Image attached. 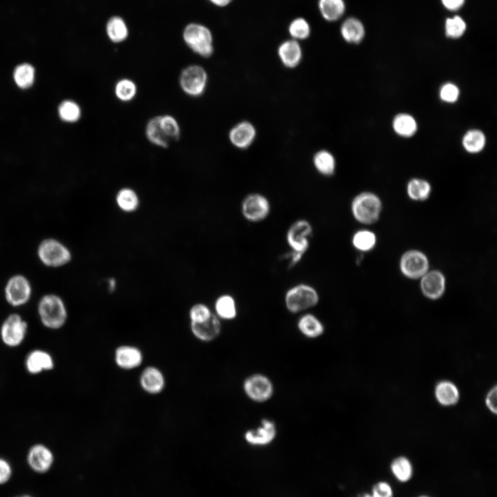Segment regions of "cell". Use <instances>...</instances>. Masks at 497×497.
I'll return each mask as SVG.
<instances>
[{
    "instance_id": "obj_33",
    "label": "cell",
    "mask_w": 497,
    "mask_h": 497,
    "mask_svg": "<svg viewBox=\"0 0 497 497\" xmlns=\"http://www.w3.org/2000/svg\"><path fill=\"white\" fill-rule=\"evenodd\" d=\"M13 80L15 84L21 89L30 88L35 79V67L29 63H21L13 70Z\"/></svg>"
},
{
    "instance_id": "obj_21",
    "label": "cell",
    "mask_w": 497,
    "mask_h": 497,
    "mask_svg": "<svg viewBox=\"0 0 497 497\" xmlns=\"http://www.w3.org/2000/svg\"><path fill=\"white\" fill-rule=\"evenodd\" d=\"M277 429L275 422L269 419H262L260 425L255 429H249L244 433L246 442L255 446H263L271 442L276 436Z\"/></svg>"
},
{
    "instance_id": "obj_44",
    "label": "cell",
    "mask_w": 497,
    "mask_h": 497,
    "mask_svg": "<svg viewBox=\"0 0 497 497\" xmlns=\"http://www.w3.org/2000/svg\"><path fill=\"white\" fill-rule=\"evenodd\" d=\"M371 495L372 497H393V490L389 484L380 481L373 485Z\"/></svg>"
},
{
    "instance_id": "obj_31",
    "label": "cell",
    "mask_w": 497,
    "mask_h": 497,
    "mask_svg": "<svg viewBox=\"0 0 497 497\" xmlns=\"http://www.w3.org/2000/svg\"><path fill=\"white\" fill-rule=\"evenodd\" d=\"M406 191L411 200L422 202L429 197L431 193V185L425 179L414 177L407 182Z\"/></svg>"
},
{
    "instance_id": "obj_9",
    "label": "cell",
    "mask_w": 497,
    "mask_h": 497,
    "mask_svg": "<svg viewBox=\"0 0 497 497\" xmlns=\"http://www.w3.org/2000/svg\"><path fill=\"white\" fill-rule=\"evenodd\" d=\"M272 205L264 194L253 192L246 195L240 203V213L248 222L257 224L266 220L271 215Z\"/></svg>"
},
{
    "instance_id": "obj_11",
    "label": "cell",
    "mask_w": 497,
    "mask_h": 497,
    "mask_svg": "<svg viewBox=\"0 0 497 497\" xmlns=\"http://www.w3.org/2000/svg\"><path fill=\"white\" fill-rule=\"evenodd\" d=\"M313 233L311 222L305 218L293 222L286 231L285 240L290 251L305 255L310 248Z\"/></svg>"
},
{
    "instance_id": "obj_23",
    "label": "cell",
    "mask_w": 497,
    "mask_h": 497,
    "mask_svg": "<svg viewBox=\"0 0 497 497\" xmlns=\"http://www.w3.org/2000/svg\"><path fill=\"white\" fill-rule=\"evenodd\" d=\"M298 331L308 338H317L324 333V325L313 313L304 312L297 321Z\"/></svg>"
},
{
    "instance_id": "obj_49",
    "label": "cell",
    "mask_w": 497,
    "mask_h": 497,
    "mask_svg": "<svg viewBox=\"0 0 497 497\" xmlns=\"http://www.w3.org/2000/svg\"><path fill=\"white\" fill-rule=\"evenodd\" d=\"M117 287V281L114 277L108 280V289L110 293H113Z\"/></svg>"
},
{
    "instance_id": "obj_14",
    "label": "cell",
    "mask_w": 497,
    "mask_h": 497,
    "mask_svg": "<svg viewBox=\"0 0 497 497\" xmlns=\"http://www.w3.org/2000/svg\"><path fill=\"white\" fill-rule=\"evenodd\" d=\"M55 459L53 451L43 443L31 445L26 457L28 467L38 474H45L50 471L54 465Z\"/></svg>"
},
{
    "instance_id": "obj_36",
    "label": "cell",
    "mask_w": 497,
    "mask_h": 497,
    "mask_svg": "<svg viewBox=\"0 0 497 497\" xmlns=\"http://www.w3.org/2000/svg\"><path fill=\"white\" fill-rule=\"evenodd\" d=\"M436 396L440 404L449 406L458 402L459 393L454 384L449 381H442L436 387Z\"/></svg>"
},
{
    "instance_id": "obj_32",
    "label": "cell",
    "mask_w": 497,
    "mask_h": 497,
    "mask_svg": "<svg viewBox=\"0 0 497 497\" xmlns=\"http://www.w3.org/2000/svg\"><path fill=\"white\" fill-rule=\"evenodd\" d=\"M115 202L119 209L126 213L135 211L140 204L137 192L130 187L120 188L116 193Z\"/></svg>"
},
{
    "instance_id": "obj_25",
    "label": "cell",
    "mask_w": 497,
    "mask_h": 497,
    "mask_svg": "<svg viewBox=\"0 0 497 497\" xmlns=\"http://www.w3.org/2000/svg\"><path fill=\"white\" fill-rule=\"evenodd\" d=\"M365 33L363 23L356 17L346 19L340 26L342 39L350 44H359L364 39Z\"/></svg>"
},
{
    "instance_id": "obj_16",
    "label": "cell",
    "mask_w": 497,
    "mask_h": 497,
    "mask_svg": "<svg viewBox=\"0 0 497 497\" xmlns=\"http://www.w3.org/2000/svg\"><path fill=\"white\" fill-rule=\"evenodd\" d=\"M419 280L420 291L426 298L437 300L445 294L447 281L442 271L429 269Z\"/></svg>"
},
{
    "instance_id": "obj_4",
    "label": "cell",
    "mask_w": 497,
    "mask_h": 497,
    "mask_svg": "<svg viewBox=\"0 0 497 497\" xmlns=\"http://www.w3.org/2000/svg\"><path fill=\"white\" fill-rule=\"evenodd\" d=\"M182 36L185 45L195 55L202 58H209L213 55V35L204 24L188 23L182 30Z\"/></svg>"
},
{
    "instance_id": "obj_51",
    "label": "cell",
    "mask_w": 497,
    "mask_h": 497,
    "mask_svg": "<svg viewBox=\"0 0 497 497\" xmlns=\"http://www.w3.org/2000/svg\"><path fill=\"white\" fill-rule=\"evenodd\" d=\"M362 497H372V496H371V494H365L363 495Z\"/></svg>"
},
{
    "instance_id": "obj_2",
    "label": "cell",
    "mask_w": 497,
    "mask_h": 497,
    "mask_svg": "<svg viewBox=\"0 0 497 497\" xmlns=\"http://www.w3.org/2000/svg\"><path fill=\"white\" fill-rule=\"evenodd\" d=\"M37 313L41 325L48 330L62 329L68 318V311L64 299L55 293H47L37 303Z\"/></svg>"
},
{
    "instance_id": "obj_12",
    "label": "cell",
    "mask_w": 497,
    "mask_h": 497,
    "mask_svg": "<svg viewBox=\"0 0 497 497\" xmlns=\"http://www.w3.org/2000/svg\"><path fill=\"white\" fill-rule=\"evenodd\" d=\"M399 269L403 276L409 280H420L429 269L427 255L418 249L404 252L399 260Z\"/></svg>"
},
{
    "instance_id": "obj_20",
    "label": "cell",
    "mask_w": 497,
    "mask_h": 497,
    "mask_svg": "<svg viewBox=\"0 0 497 497\" xmlns=\"http://www.w3.org/2000/svg\"><path fill=\"white\" fill-rule=\"evenodd\" d=\"M222 320L214 313L202 322H190V331L193 336L202 342L215 340L222 332Z\"/></svg>"
},
{
    "instance_id": "obj_6",
    "label": "cell",
    "mask_w": 497,
    "mask_h": 497,
    "mask_svg": "<svg viewBox=\"0 0 497 497\" xmlns=\"http://www.w3.org/2000/svg\"><path fill=\"white\" fill-rule=\"evenodd\" d=\"M350 211L356 222L364 225H371L380 217L382 202L376 193L363 191L353 197Z\"/></svg>"
},
{
    "instance_id": "obj_10",
    "label": "cell",
    "mask_w": 497,
    "mask_h": 497,
    "mask_svg": "<svg viewBox=\"0 0 497 497\" xmlns=\"http://www.w3.org/2000/svg\"><path fill=\"white\" fill-rule=\"evenodd\" d=\"M178 80L184 93L191 97H199L205 92L208 76L203 66L191 64L182 70Z\"/></svg>"
},
{
    "instance_id": "obj_34",
    "label": "cell",
    "mask_w": 497,
    "mask_h": 497,
    "mask_svg": "<svg viewBox=\"0 0 497 497\" xmlns=\"http://www.w3.org/2000/svg\"><path fill=\"white\" fill-rule=\"evenodd\" d=\"M377 243L376 235L369 229H360L351 237V244L357 251L365 253L373 249Z\"/></svg>"
},
{
    "instance_id": "obj_27",
    "label": "cell",
    "mask_w": 497,
    "mask_h": 497,
    "mask_svg": "<svg viewBox=\"0 0 497 497\" xmlns=\"http://www.w3.org/2000/svg\"><path fill=\"white\" fill-rule=\"evenodd\" d=\"M313 164L315 170L324 177H331L336 170L334 155L326 149L318 150L313 156Z\"/></svg>"
},
{
    "instance_id": "obj_5",
    "label": "cell",
    "mask_w": 497,
    "mask_h": 497,
    "mask_svg": "<svg viewBox=\"0 0 497 497\" xmlns=\"http://www.w3.org/2000/svg\"><path fill=\"white\" fill-rule=\"evenodd\" d=\"M36 255L41 264L51 269L63 267L72 259L70 248L60 240L52 237L43 238L39 242Z\"/></svg>"
},
{
    "instance_id": "obj_41",
    "label": "cell",
    "mask_w": 497,
    "mask_h": 497,
    "mask_svg": "<svg viewBox=\"0 0 497 497\" xmlns=\"http://www.w3.org/2000/svg\"><path fill=\"white\" fill-rule=\"evenodd\" d=\"M213 311L204 303H195L190 308L188 318L190 322H202L208 320Z\"/></svg>"
},
{
    "instance_id": "obj_1",
    "label": "cell",
    "mask_w": 497,
    "mask_h": 497,
    "mask_svg": "<svg viewBox=\"0 0 497 497\" xmlns=\"http://www.w3.org/2000/svg\"><path fill=\"white\" fill-rule=\"evenodd\" d=\"M145 135L148 141L157 147L167 148L179 139L181 128L177 119L168 114L151 117L145 126Z\"/></svg>"
},
{
    "instance_id": "obj_35",
    "label": "cell",
    "mask_w": 497,
    "mask_h": 497,
    "mask_svg": "<svg viewBox=\"0 0 497 497\" xmlns=\"http://www.w3.org/2000/svg\"><path fill=\"white\" fill-rule=\"evenodd\" d=\"M114 93L120 101L129 102L135 98L137 94V86L131 79L121 78L115 84Z\"/></svg>"
},
{
    "instance_id": "obj_42",
    "label": "cell",
    "mask_w": 497,
    "mask_h": 497,
    "mask_svg": "<svg viewBox=\"0 0 497 497\" xmlns=\"http://www.w3.org/2000/svg\"><path fill=\"white\" fill-rule=\"evenodd\" d=\"M459 96V88L454 83L447 82L440 88L439 97L445 103L454 104L458 101Z\"/></svg>"
},
{
    "instance_id": "obj_15",
    "label": "cell",
    "mask_w": 497,
    "mask_h": 497,
    "mask_svg": "<svg viewBox=\"0 0 497 497\" xmlns=\"http://www.w3.org/2000/svg\"><path fill=\"white\" fill-rule=\"evenodd\" d=\"M113 360L119 369L132 371L138 369L143 364L144 356L139 347L133 344H124L115 347Z\"/></svg>"
},
{
    "instance_id": "obj_37",
    "label": "cell",
    "mask_w": 497,
    "mask_h": 497,
    "mask_svg": "<svg viewBox=\"0 0 497 497\" xmlns=\"http://www.w3.org/2000/svg\"><path fill=\"white\" fill-rule=\"evenodd\" d=\"M391 471L400 482L409 481L413 476V467L409 460L404 456L396 458L391 463Z\"/></svg>"
},
{
    "instance_id": "obj_47",
    "label": "cell",
    "mask_w": 497,
    "mask_h": 497,
    "mask_svg": "<svg viewBox=\"0 0 497 497\" xmlns=\"http://www.w3.org/2000/svg\"><path fill=\"white\" fill-rule=\"evenodd\" d=\"M304 256V255L302 253L290 251L289 253L286 255V258L289 260V266L293 268L300 262Z\"/></svg>"
},
{
    "instance_id": "obj_7",
    "label": "cell",
    "mask_w": 497,
    "mask_h": 497,
    "mask_svg": "<svg viewBox=\"0 0 497 497\" xmlns=\"http://www.w3.org/2000/svg\"><path fill=\"white\" fill-rule=\"evenodd\" d=\"M32 294V284L29 278L22 273L10 275L3 287L4 299L14 308L26 305L31 300Z\"/></svg>"
},
{
    "instance_id": "obj_18",
    "label": "cell",
    "mask_w": 497,
    "mask_h": 497,
    "mask_svg": "<svg viewBox=\"0 0 497 497\" xmlns=\"http://www.w3.org/2000/svg\"><path fill=\"white\" fill-rule=\"evenodd\" d=\"M52 355L47 351L35 349L28 353L24 360L26 371L32 376L49 371L55 368Z\"/></svg>"
},
{
    "instance_id": "obj_30",
    "label": "cell",
    "mask_w": 497,
    "mask_h": 497,
    "mask_svg": "<svg viewBox=\"0 0 497 497\" xmlns=\"http://www.w3.org/2000/svg\"><path fill=\"white\" fill-rule=\"evenodd\" d=\"M485 133L476 128L467 130L462 138V145L465 151L470 154L480 153L486 145Z\"/></svg>"
},
{
    "instance_id": "obj_8",
    "label": "cell",
    "mask_w": 497,
    "mask_h": 497,
    "mask_svg": "<svg viewBox=\"0 0 497 497\" xmlns=\"http://www.w3.org/2000/svg\"><path fill=\"white\" fill-rule=\"evenodd\" d=\"M28 332V323L17 313L8 314L0 326V339L8 348H17L25 341Z\"/></svg>"
},
{
    "instance_id": "obj_43",
    "label": "cell",
    "mask_w": 497,
    "mask_h": 497,
    "mask_svg": "<svg viewBox=\"0 0 497 497\" xmlns=\"http://www.w3.org/2000/svg\"><path fill=\"white\" fill-rule=\"evenodd\" d=\"M13 474L10 462L5 458L0 456V485H4L12 478Z\"/></svg>"
},
{
    "instance_id": "obj_38",
    "label": "cell",
    "mask_w": 497,
    "mask_h": 497,
    "mask_svg": "<svg viewBox=\"0 0 497 497\" xmlns=\"http://www.w3.org/2000/svg\"><path fill=\"white\" fill-rule=\"evenodd\" d=\"M58 114L63 121L75 123L81 117V108L76 101L66 99L59 104Z\"/></svg>"
},
{
    "instance_id": "obj_19",
    "label": "cell",
    "mask_w": 497,
    "mask_h": 497,
    "mask_svg": "<svg viewBox=\"0 0 497 497\" xmlns=\"http://www.w3.org/2000/svg\"><path fill=\"white\" fill-rule=\"evenodd\" d=\"M257 135L255 126L248 121H241L235 124L228 131V137L231 144L241 150L247 149L254 142Z\"/></svg>"
},
{
    "instance_id": "obj_48",
    "label": "cell",
    "mask_w": 497,
    "mask_h": 497,
    "mask_svg": "<svg viewBox=\"0 0 497 497\" xmlns=\"http://www.w3.org/2000/svg\"><path fill=\"white\" fill-rule=\"evenodd\" d=\"M211 4L217 7H225L229 5L233 0H208Z\"/></svg>"
},
{
    "instance_id": "obj_39",
    "label": "cell",
    "mask_w": 497,
    "mask_h": 497,
    "mask_svg": "<svg viewBox=\"0 0 497 497\" xmlns=\"http://www.w3.org/2000/svg\"><path fill=\"white\" fill-rule=\"evenodd\" d=\"M445 34L447 37L457 39L462 37L466 32L467 23L459 15L447 18L445 21Z\"/></svg>"
},
{
    "instance_id": "obj_3",
    "label": "cell",
    "mask_w": 497,
    "mask_h": 497,
    "mask_svg": "<svg viewBox=\"0 0 497 497\" xmlns=\"http://www.w3.org/2000/svg\"><path fill=\"white\" fill-rule=\"evenodd\" d=\"M283 300L289 313L298 314L315 307L320 301V295L312 284L300 282L292 285L284 292Z\"/></svg>"
},
{
    "instance_id": "obj_50",
    "label": "cell",
    "mask_w": 497,
    "mask_h": 497,
    "mask_svg": "<svg viewBox=\"0 0 497 497\" xmlns=\"http://www.w3.org/2000/svg\"><path fill=\"white\" fill-rule=\"evenodd\" d=\"M15 497H34L33 496L28 494H22L16 496Z\"/></svg>"
},
{
    "instance_id": "obj_22",
    "label": "cell",
    "mask_w": 497,
    "mask_h": 497,
    "mask_svg": "<svg viewBox=\"0 0 497 497\" xmlns=\"http://www.w3.org/2000/svg\"><path fill=\"white\" fill-rule=\"evenodd\" d=\"M277 55L284 67L293 69L298 66L302 61L303 52L298 41L291 39L279 45Z\"/></svg>"
},
{
    "instance_id": "obj_24",
    "label": "cell",
    "mask_w": 497,
    "mask_h": 497,
    "mask_svg": "<svg viewBox=\"0 0 497 497\" xmlns=\"http://www.w3.org/2000/svg\"><path fill=\"white\" fill-rule=\"evenodd\" d=\"M106 35L113 43H121L129 36V28L125 19L119 15L110 17L105 25Z\"/></svg>"
},
{
    "instance_id": "obj_52",
    "label": "cell",
    "mask_w": 497,
    "mask_h": 497,
    "mask_svg": "<svg viewBox=\"0 0 497 497\" xmlns=\"http://www.w3.org/2000/svg\"><path fill=\"white\" fill-rule=\"evenodd\" d=\"M418 497H429V496H418Z\"/></svg>"
},
{
    "instance_id": "obj_17",
    "label": "cell",
    "mask_w": 497,
    "mask_h": 497,
    "mask_svg": "<svg viewBox=\"0 0 497 497\" xmlns=\"http://www.w3.org/2000/svg\"><path fill=\"white\" fill-rule=\"evenodd\" d=\"M138 382L141 389L150 396L162 393L166 386V379L163 371L156 366L145 367L140 372Z\"/></svg>"
},
{
    "instance_id": "obj_13",
    "label": "cell",
    "mask_w": 497,
    "mask_h": 497,
    "mask_svg": "<svg viewBox=\"0 0 497 497\" xmlns=\"http://www.w3.org/2000/svg\"><path fill=\"white\" fill-rule=\"evenodd\" d=\"M243 390L250 400L262 403L271 398L274 387L271 380L266 376L255 373L244 380Z\"/></svg>"
},
{
    "instance_id": "obj_29",
    "label": "cell",
    "mask_w": 497,
    "mask_h": 497,
    "mask_svg": "<svg viewBox=\"0 0 497 497\" xmlns=\"http://www.w3.org/2000/svg\"><path fill=\"white\" fill-rule=\"evenodd\" d=\"M318 6L322 17L329 22L340 19L346 10L344 0H318Z\"/></svg>"
},
{
    "instance_id": "obj_40",
    "label": "cell",
    "mask_w": 497,
    "mask_h": 497,
    "mask_svg": "<svg viewBox=\"0 0 497 497\" xmlns=\"http://www.w3.org/2000/svg\"><path fill=\"white\" fill-rule=\"evenodd\" d=\"M288 31L291 39L296 41L304 40L311 35V26L304 18L298 17L290 23Z\"/></svg>"
},
{
    "instance_id": "obj_45",
    "label": "cell",
    "mask_w": 497,
    "mask_h": 497,
    "mask_svg": "<svg viewBox=\"0 0 497 497\" xmlns=\"http://www.w3.org/2000/svg\"><path fill=\"white\" fill-rule=\"evenodd\" d=\"M497 391L496 387H494L487 393L486 397V405L493 413H496L497 410Z\"/></svg>"
},
{
    "instance_id": "obj_26",
    "label": "cell",
    "mask_w": 497,
    "mask_h": 497,
    "mask_svg": "<svg viewBox=\"0 0 497 497\" xmlns=\"http://www.w3.org/2000/svg\"><path fill=\"white\" fill-rule=\"evenodd\" d=\"M214 313L221 320L235 319L238 313L235 298L229 293L219 295L214 302Z\"/></svg>"
},
{
    "instance_id": "obj_28",
    "label": "cell",
    "mask_w": 497,
    "mask_h": 497,
    "mask_svg": "<svg viewBox=\"0 0 497 497\" xmlns=\"http://www.w3.org/2000/svg\"><path fill=\"white\" fill-rule=\"evenodd\" d=\"M393 131L400 137L409 138L417 132L418 124L416 119L410 114L402 113L397 114L393 119Z\"/></svg>"
},
{
    "instance_id": "obj_46",
    "label": "cell",
    "mask_w": 497,
    "mask_h": 497,
    "mask_svg": "<svg viewBox=\"0 0 497 497\" xmlns=\"http://www.w3.org/2000/svg\"><path fill=\"white\" fill-rule=\"evenodd\" d=\"M443 7L449 11H457L463 7L465 0H440Z\"/></svg>"
}]
</instances>
